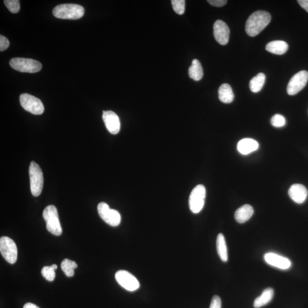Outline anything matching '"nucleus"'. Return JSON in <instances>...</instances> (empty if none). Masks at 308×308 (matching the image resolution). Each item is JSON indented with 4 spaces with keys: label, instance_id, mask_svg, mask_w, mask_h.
Returning <instances> with one entry per match:
<instances>
[{
    "label": "nucleus",
    "instance_id": "1",
    "mask_svg": "<svg viewBox=\"0 0 308 308\" xmlns=\"http://www.w3.org/2000/svg\"><path fill=\"white\" fill-rule=\"evenodd\" d=\"M271 16L263 11L255 12L252 14L245 24V32L249 36L255 37L263 31L270 23Z\"/></svg>",
    "mask_w": 308,
    "mask_h": 308
},
{
    "label": "nucleus",
    "instance_id": "2",
    "mask_svg": "<svg viewBox=\"0 0 308 308\" xmlns=\"http://www.w3.org/2000/svg\"><path fill=\"white\" fill-rule=\"evenodd\" d=\"M53 14L58 19L78 20L84 16L85 10L83 7L77 4H65L55 7Z\"/></svg>",
    "mask_w": 308,
    "mask_h": 308
},
{
    "label": "nucleus",
    "instance_id": "3",
    "mask_svg": "<svg viewBox=\"0 0 308 308\" xmlns=\"http://www.w3.org/2000/svg\"><path fill=\"white\" fill-rule=\"evenodd\" d=\"M42 215L46 223L47 231L55 236L61 235L63 229L57 208L53 205L47 206L43 211Z\"/></svg>",
    "mask_w": 308,
    "mask_h": 308
},
{
    "label": "nucleus",
    "instance_id": "4",
    "mask_svg": "<svg viewBox=\"0 0 308 308\" xmlns=\"http://www.w3.org/2000/svg\"><path fill=\"white\" fill-rule=\"evenodd\" d=\"M29 176L32 194L34 197H38L42 193L43 176L40 167L35 162L30 163Z\"/></svg>",
    "mask_w": 308,
    "mask_h": 308
},
{
    "label": "nucleus",
    "instance_id": "5",
    "mask_svg": "<svg viewBox=\"0 0 308 308\" xmlns=\"http://www.w3.org/2000/svg\"><path fill=\"white\" fill-rule=\"evenodd\" d=\"M10 65L15 70L23 73H37L42 68V64L37 60L24 58H13L10 60Z\"/></svg>",
    "mask_w": 308,
    "mask_h": 308
},
{
    "label": "nucleus",
    "instance_id": "6",
    "mask_svg": "<svg viewBox=\"0 0 308 308\" xmlns=\"http://www.w3.org/2000/svg\"><path fill=\"white\" fill-rule=\"evenodd\" d=\"M206 195L205 187L199 184L195 187L190 195L189 207L194 214L200 212L205 205Z\"/></svg>",
    "mask_w": 308,
    "mask_h": 308
},
{
    "label": "nucleus",
    "instance_id": "7",
    "mask_svg": "<svg viewBox=\"0 0 308 308\" xmlns=\"http://www.w3.org/2000/svg\"><path fill=\"white\" fill-rule=\"evenodd\" d=\"M21 105L25 110L34 115H41L44 112V106L40 99L29 94L20 95Z\"/></svg>",
    "mask_w": 308,
    "mask_h": 308
},
{
    "label": "nucleus",
    "instance_id": "8",
    "mask_svg": "<svg viewBox=\"0 0 308 308\" xmlns=\"http://www.w3.org/2000/svg\"><path fill=\"white\" fill-rule=\"evenodd\" d=\"M0 252L4 259L9 263L14 264L17 259V248L12 238L3 236L0 238Z\"/></svg>",
    "mask_w": 308,
    "mask_h": 308
},
{
    "label": "nucleus",
    "instance_id": "9",
    "mask_svg": "<svg viewBox=\"0 0 308 308\" xmlns=\"http://www.w3.org/2000/svg\"><path fill=\"white\" fill-rule=\"evenodd\" d=\"M97 208L99 216L107 224L112 227L119 225L121 216L118 211L110 209L107 204L104 202L99 203Z\"/></svg>",
    "mask_w": 308,
    "mask_h": 308
},
{
    "label": "nucleus",
    "instance_id": "10",
    "mask_svg": "<svg viewBox=\"0 0 308 308\" xmlns=\"http://www.w3.org/2000/svg\"><path fill=\"white\" fill-rule=\"evenodd\" d=\"M115 279L121 287L129 291H135L140 287L136 277L127 271L120 270L117 272L115 273Z\"/></svg>",
    "mask_w": 308,
    "mask_h": 308
},
{
    "label": "nucleus",
    "instance_id": "11",
    "mask_svg": "<svg viewBox=\"0 0 308 308\" xmlns=\"http://www.w3.org/2000/svg\"><path fill=\"white\" fill-rule=\"evenodd\" d=\"M308 81V72L302 71L294 75L289 82L287 86V93L290 95H294L300 92L305 88Z\"/></svg>",
    "mask_w": 308,
    "mask_h": 308
},
{
    "label": "nucleus",
    "instance_id": "12",
    "mask_svg": "<svg viewBox=\"0 0 308 308\" xmlns=\"http://www.w3.org/2000/svg\"><path fill=\"white\" fill-rule=\"evenodd\" d=\"M229 29L222 20H217L214 25V35L217 42L220 45H227L229 41Z\"/></svg>",
    "mask_w": 308,
    "mask_h": 308
},
{
    "label": "nucleus",
    "instance_id": "13",
    "mask_svg": "<svg viewBox=\"0 0 308 308\" xmlns=\"http://www.w3.org/2000/svg\"><path fill=\"white\" fill-rule=\"evenodd\" d=\"M102 118L106 129L111 134H118L120 131V122L119 117L112 111H103Z\"/></svg>",
    "mask_w": 308,
    "mask_h": 308
},
{
    "label": "nucleus",
    "instance_id": "14",
    "mask_svg": "<svg viewBox=\"0 0 308 308\" xmlns=\"http://www.w3.org/2000/svg\"><path fill=\"white\" fill-rule=\"evenodd\" d=\"M266 262L271 266L280 269L288 270L292 266V263L287 258L275 253H268L264 255Z\"/></svg>",
    "mask_w": 308,
    "mask_h": 308
},
{
    "label": "nucleus",
    "instance_id": "15",
    "mask_svg": "<svg viewBox=\"0 0 308 308\" xmlns=\"http://www.w3.org/2000/svg\"><path fill=\"white\" fill-rule=\"evenodd\" d=\"M288 194L293 202L297 204H302L306 201L308 192L304 186L294 184L290 187Z\"/></svg>",
    "mask_w": 308,
    "mask_h": 308
},
{
    "label": "nucleus",
    "instance_id": "16",
    "mask_svg": "<svg viewBox=\"0 0 308 308\" xmlns=\"http://www.w3.org/2000/svg\"><path fill=\"white\" fill-rule=\"evenodd\" d=\"M259 145L257 141L251 138H244L238 142L237 148L239 153L242 155H248L257 151Z\"/></svg>",
    "mask_w": 308,
    "mask_h": 308
},
{
    "label": "nucleus",
    "instance_id": "17",
    "mask_svg": "<svg viewBox=\"0 0 308 308\" xmlns=\"http://www.w3.org/2000/svg\"><path fill=\"white\" fill-rule=\"evenodd\" d=\"M254 212L253 207L249 205H245L236 211L235 218L239 223H244L248 221L253 215Z\"/></svg>",
    "mask_w": 308,
    "mask_h": 308
},
{
    "label": "nucleus",
    "instance_id": "18",
    "mask_svg": "<svg viewBox=\"0 0 308 308\" xmlns=\"http://www.w3.org/2000/svg\"><path fill=\"white\" fill-rule=\"evenodd\" d=\"M266 49L270 53L282 55L286 53L288 49V43L284 41L276 40L269 42Z\"/></svg>",
    "mask_w": 308,
    "mask_h": 308
},
{
    "label": "nucleus",
    "instance_id": "19",
    "mask_svg": "<svg viewBox=\"0 0 308 308\" xmlns=\"http://www.w3.org/2000/svg\"><path fill=\"white\" fill-rule=\"evenodd\" d=\"M274 296V290L271 288H268L264 290L259 297L255 299L254 306L255 308L261 307L268 304Z\"/></svg>",
    "mask_w": 308,
    "mask_h": 308
},
{
    "label": "nucleus",
    "instance_id": "20",
    "mask_svg": "<svg viewBox=\"0 0 308 308\" xmlns=\"http://www.w3.org/2000/svg\"><path fill=\"white\" fill-rule=\"evenodd\" d=\"M220 101L224 103L232 102L234 99V94L231 86L227 84H222L218 90Z\"/></svg>",
    "mask_w": 308,
    "mask_h": 308
},
{
    "label": "nucleus",
    "instance_id": "21",
    "mask_svg": "<svg viewBox=\"0 0 308 308\" xmlns=\"http://www.w3.org/2000/svg\"><path fill=\"white\" fill-rule=\"evenodd\" d=\"M217 252L221 260L224 262L228 261V251L225 237L222 233H219L216 240Z\"/></svg>",
    "mask_w": 308,
    "mask_h": 308
},
{
    "label": "nucleus",
    "instance_id": "22",
    "mask_svg": "<svg viewBox=\"0 0 308 308\" xmlns=\"http://www.w3.org/2000/svg\"><path fill=\"white\" fill-rule=\"evenodd\" d=\"M189 75L191 79L199 81L203 77V70L202 65L197 59L193 60L192 64L189 68Z\"/></svg>",
    "mask_w": 308,
    "mask_h": 308
},
{
    "label": "nucleus",
    "instance_id": "23",
    "mask_svg": "<svg viewBox=\"0 0 308 308\" xmlns=\"http://www.w3.org/2000/svg\"><path fill=\"white\" fill-rule=\"evenodd\" d=\"M266 81V76L264 73H260L250 81V88L252 92L257 93L263 88Z\"/></svg>",
    "mask_w": 308,
    "mask_h": 308
},
{
    "label": "nucleus",
    "instance_id": "24",
    "mask_svg": "<svg viewBox=\"0 0 308 308\" xmlns=\"http://www.w3.org/2000/svg\"><path fill=\"white\" fill-rule=\"evenodd\" d=\"M62 270L65 274L69 277H73L75 275V270L77 268V264L75 262L69 259H64L60 264Z\"/></svg>",
    "mask_w": 308,
    "mask_h": 308
},
{
    "label": "nucleus",
    "instance_id": "25",
    "mask_svg": "<svg viewBox=\"0 0 308 308\" xmlns=\"http://www.w3.org/2000/svg\"><path fill=\"white\" fill-rule=\"evenodd\" d=\"M57 266L53 264L51 266H46L43 267L41 270V274L44 278L49 281H54L55 277V271L57 270Z\"/></svg>",
    "mask_w": 308,
    "mask_h": 308
},
{
    "label": "nucleus",
    "instance_id": "26",
    "mask_svg": "<svg viewBox=\"0 0 308 308\" xmlns=\"http://www.w3.org/2000/svg\"><path fill=\"white\" fill-rule=\"evenodd\" d=\"M172 6L173 11H175L177 15H183L185 12V4L184 0H172Z\"/></svg>",
    "mask_w": 308,
    "mask_h": 308
},
{
    "label": "nucleus",
    "instance_id": "27",
    "mask_svg": "<svg viewBox=\"0 0 308 308\" xmlns=\"http://www.w3.org/2000/svg\"><path fill=\"white\" fill-rule=\"evenodd\" d=\"M4 2L12 14H17L20 11V4L19 0H5Z\"/></svg>",
    "mask_w": 308,
    "mask_h": 308
},
{
    "label": "nucleus",
    "instance_id": "28",
    "mask_svg": "<svg viewBox=\"0 0 308 308\" xmlns=\"http://www.w3.org/2000/svg\"><path fill=\"white\" fill-rule=\"evenodd\" d=\"M271 123L273 127L282 128L285 125L286 120L284 116L277 114L272 116Z\"/></svg>",
    "mask_w": 308,
    "mask_h": 308
},
{
    "label": "nucleus",
    "instance_id": "29",
    "mask_svg": "<svg viewBox=\"0 0 308 308\" xmlns=\"http://www.w3.org/2000/svg\"><path fill=\"white\" fill-rule=\"evenodd\" d=\"M10 43L8 39L3 35L0 36V50H6L10 46Z\"/></svg>",
    "mask_w": 308,
    "mask_h": 308
},
{
    "label": "nucleus",
    "instance_id": "30",
    "mask_svg": "<svg viewBox=\"0 0 308 308\" xmlns=\"http://www.w3.org/2000/svg\"><path fill=\"white\" fill-rule=\"evenodd\" d=\"M222 307V301L218 296H215L212 298L210 308Z\"/></svg>",
    "mask_w": 308,
    "mask_h": 308
},
{
    "label": "nucleus",
    "instance_id": "31",
    "mask_svg": "<svg viewBox=\"0 0 308 308\" xmlns=\"http://www.w3.org/2000/svg\"><path fill=\"white\" fill-rule=\"evenodd\" d=\"M207 2L212 6L222 7L227 4V1H226V0H208Z\"/></svg>",
    "mask_w": 308,
    "mask_h": 308
},
{
    "label": "nucleus",
    "instance_id": "32",
    "mask_svg": "<svg viewBox=\"0 0 308 308\" xmlns=\"http://www.w3.org/2000/svg\"><path fill=\"white\" fill-rule=\"evenodd\" d=\"M299 5L308 13V0H298Z\"/></svg>",
    "mask_w": 308,
    "mask_h": 308
},
{
    "label": "nucleus",
    "instance_id": "33",
    "mask_svg": "<svg viewBox=\"0 0 308 308\" xmlns=\"http://www.w3.org/2000/svg\"><path fill=\"white\" fill-rule=\"evenodd\" d=\"M24 308H40L34 303H27L24 305Z\"/></svg>",
    "mask_w": 308,
    "mask_h": 308
}]
</instances>
